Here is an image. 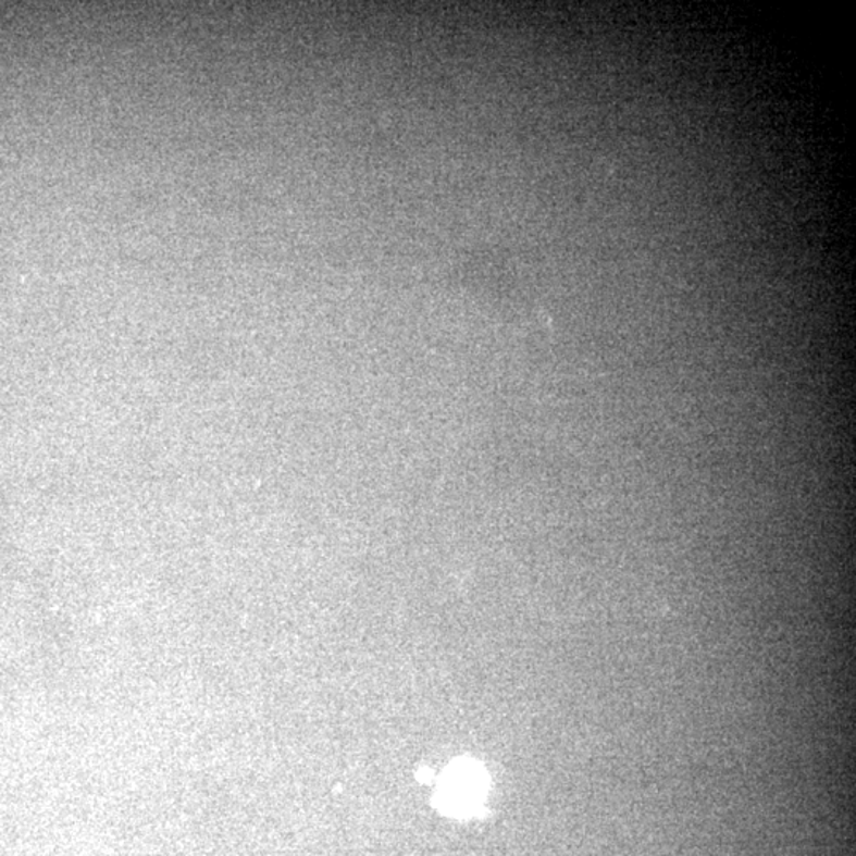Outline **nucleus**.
<instances>
[{"label":"nucleus","mask_w":856,"mask_h":856,"mask_svg":"<svg viewBox=\"0 0 856 856\" xmlns=\"http://www.w3.org/2000/svg\"><path fill=\"white\" fill-rule=\"evenodd\" d=\"M483 776L476 768H456L443 786V804L454 810L474 809L483 798Z\"/></svg>","instance_id":"f257e3e1"}]
</instances>
